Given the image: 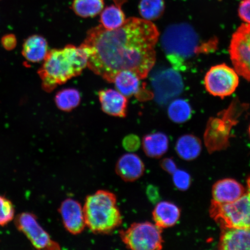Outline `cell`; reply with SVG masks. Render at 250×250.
Returning a JSON list of instances; mask_svg holds the SVG:
<instances>
[{"label": "cell", "mask_w": 250, "mask_h": 250, "mask_svg": "<svg viewBox=\"0 0 250 250\" xmlns=\"http://www.w3.org/2000/svg\"><path fill=\"white\" fill-rule=\"evenodd\" d=\"M16 228L29 240L37 250L60 249L59 244L52 240L49 233L41 226L38 218L32 212H23L14 218Z\"/></svg>", "instance_id": "cell-9"}, {"label": "cell", "mask_w": 250, "mask_h": 250, "mask_svg": "<svg viewBox=\"0 0 250 250\" xmlns=\"http://www.w3.org/2000/svg\"><path fill=\"white\" fill-rule=\"evenodd\" d=\"M209 212L221 229L250 227V176L247 180L245 194L235 202L228 204H220L212 201Z\"/></svg>", "instance_id": "cell-5"}, {"label": "cell", "mask_w": 250, "mask_h": 250, "mask_svg": "<svg viewBox=\"0 0 250 250\" xmlns=\"http://www.w3.org/2000/svg\"><path fill=\"white\" fill-rule=\"evenodd\" d=\"M81 99V94L78 90L67 88L61 90L56 94L55 102L59 109L69 112L80 105Z\"/></svg>", "instance_id": "cell-23"}, {"label": "cell", "mask_w": 250, "mask_h": 250, "mask_svg": "<svg viewBox=\"0 0 250 250\" xmlns=\"http://www.w3.org/2000/svg\"><path fill=\"white\" fill-rule=\"evenodd\" d=\"M141 142L138 137L130 134L124 139L123 146L125 149L130 152L136 151L140 147Z\"/></svg>", "instance_id": "cell-28"}, {"label": "cell", "mask_w": 250, "mask_h": 250, "mask_svg": "<svg viewBox=\"0 0 250 250\" xmlns=\"http://www.w3.org/2000/svg\"><path fill=\"white\" fill-rule=\"evenodd\" d=\"M115 3V4L118 6V7H122L125 3H126L128 0H112Z\"/></svg>", "instance_id": "cell-33"}, {"label": "cell", "mask_w": 250, "mask_h": 250, "mask_svg": "<svg viewBox=\"0 0 250 250\" xmlns=\"http://www.w3.org/2000/svg\"><path fill=\"white\" fill-rule=\"evenodd\" d=\"M162 229L149 222L134 223L122 230L120 236L125 246L133 250H159L163 248Z\"/></svg>", "instance_id": "cell-6"}, {"label": "cell", "mask_w": 250, "mask_h": 250, "mask_svg": "<svg viewBox=\"0 0 250 250\" xmlns=\"http://www.w3.org/2000/svg\"><path fill=\"white\" fill-rule=\"evenodd\" d=\"M168 116L170 120L177 124H183L191 117L192 108L186 100L175 99L170 103L167 109Z\"/></svg>", "instance_id": "cell-24"}, {"label": "cell", "mask_w": 250, "mask_h": 250, "mask_svg": "<svg viewBox=\"0 0 250 250\" xmlns=\"http://www.w3.org/2000/svg\"><path fill=\"white\" fill-rule=\"evenodd\" d=\"M15 208L7 197L0 195V227H4L14 220Z\"/></svg>", "instance_id": "cell-26"}, {"label": "cell", "mask_w": 250, "mask_h": 250, "mask_svg": "<svg viewBox=\"0 0 250 250\" xmlns=\"http://www.w3.org/2000/svg\"><path fill=\"white\" fill-rule=\"evenodd\" d=\"M204 83L210 95L223 99L235 92L239 83V75L226 64L215 65L206 73Z\"/></svg>", "instance_id": "cell-7"}, {"label": "cell", "mask_w": 250, "mask_h": 250, "mask_svg": "<svg viewBox=\"0 0 250 250\" xmlns=\"http://www.w3.org/2000/svg\"><path fill=\"white\" fill-rule=\"evenodd\" d=\"M159 37L152 21L130 18L116 29L107 30L101 24L92 28L81 46L88 55L87 66L107 82L113 83L117 74L123 70L132 71L144 80L155 64Z\"/></svg>", "instance_id": "cell-1"}, {"label": "cell", "mask_w": 250, "mask_h": 250, "mask_svg": "<svg viewBox=\"0 0 250 250\" xmlns=\"http://www.w3.org/2000/svg\"><path fill=\"white\" fill-rule=\"evenodd\" d=\"M181 211L174 203L163 201L156 204L152 212L153 220L161 229L173 227L179 220Z\"/></svg>", "instance_id": "cell-17"}, {"label": "cell", "mask_w": 250, "mask_h": 250, "mask_svg": "<svg viewBox=\"0 0 250 250\" xmlns=\"http://www.w3.org/2000/svg\"><path fill=\"white\" fill-rule=\"evenodd\" d=\"M146 193H147L150 201H151L152 202L158 201L159 198L158 190L154 186H150L148 187L147 189H146Z\"/></svg>", "instance_id": "cell-32"}, {"label": "cell", "mask_w": 250, "mask_h": 250, "mask_svg": "<svg viewBox=\"0 0 250 250\" xmlns=\"http://www.w3.org/2000/svg\"><path fill=\"white\" fill-rule=\"evenodd\" d=\"M202 142L192 134H185L177 141L176 151L183 160L192 161L198 157L202 151Z\"/></svg>", "instance_id": "cell-19"}, {"label": "cell", "mask_w": 250, "mask_h": 250, "mask_svg": "<svg viewBox=\"0 0 250 250\" xmlns=\"http://www.w3.org/2000/svg\"><path fill=\"white\" fill-rule=\"evenodd\" d=\"M141 80L133 72L123 70L117 74L113 83L118 91L127 98L134 96L140 101H148L154 97V94L146 90L145 85L141 83Z\"/></svg>", "instance_id": "cell-11"}, {"label": "cell", "mask_w": 250, "mask_h": 250, "mask_svg": "<svg viewBox=\"0 0 250 250\" xmlns=\"http://www.w3.org/2000/svg\"><path fill=\"white\" fill-rule=\"evenodd\" d=\"M154 96L156 102L164 104L179 96L183 89L182 78L176 70L158 72L152 78Z\"/></svg>", "instance_id": "cell-10"}, {"label": "cell", "mask_w": 250, "mask_h": 250, "mask_svg": "<svg viewBox=\"0 0 250 250\" xmlns=\"http://www.w3.org/2000/svg\"><path fill=\"white\" fill-rule=\"evenodd\" d=\"M101 14L100 21L102 26L107 30L118 29L126 20L121 7L115 4L103 9Z\"/></svg>", "instance_id": "cell-21"}, {"label": "cell", "mask_w": 250, "mask_h": 250, "mask_svg": "<svg viewBox=\"0 0 250 250\" xmlns=\"http://www.w3.org/2000/svg\"><path fill=\"white\" fill-rule=\"evenodd\" d=\"M99 99L103 112L111 116L124 118L126 116L128 101L127 97L112 89L102 90Z\"/></svg>", "instance_id": "cell-15"}, {"label": "cell", "mask_w": 250, "mask_h": 250, "mask_svg": "<svg viewBox=\"0 0 250 250\" xmlns=\"http://www.w3.org/2000/svg\"><path fill=\"white\" fill-rule=\"evenodd\" d=\"M165 8L164 0H141L139 5V13L143 19L151 21L160 18Z\"/></svg>", "instance_id": "cell-25"}, {"label": "cell", "mask_w": 250, "mask_h": 250, "mask_svg": "<svg viewBox=\"0 0 250 250\" xmlns=\"http://www.w3.org/2000/svg\"><path fill=\"white\" fill-rule=\"evenodd\" d=\"M161 167L167 173L173 174L177 170V165L173 159L166 158L161 162Z\"/></svg>", "instance_id": "cell-31"}, {"label": "cell", "mask_w": 250, "mask_h": 250, "mask_svg": "<svg viewBox=\"0 0 250 250\" xmlns=\"http://www.w3.org/2000/svg\"><path fill=\"white\" fill-rule=\"evenodd\" d=\"M142 145L144 151L149 157L159 158L167 151L168 139L163 133L149 134L144 137Z\"/></svg>", "instance_id": "cell-20"}, {"label": "cell", "mask_w": 250, "mask_h": 250, "mask_svg": "<svg viewBox=\"0 0 250 250\" xmlns=\"http://www.w3.org/2000/svg\"><path fill=\"white\" fill-rule=\"evenodd\" d=\"M238 14L244 22L250 24V0H243L240 2Z\"/></svg>", "instance_id": "cell-29"}, {"label": "cell", "mask_w": 250, "mask_h": 250, "mask_svg": "<svg viewBox=\"0 0 250 250\" xmlns=\"http://www.w3.org/2000/svg\"><path fill=\"white\" fill-rule=\"evenodd\" d=\"M199 42L198 34L187 24L171 25L161 39L162 48L176 69L186 67V62L198 51Z\"/></svg>", "instance_id": "cell-4"}, {"label": "cell", "mask_w": 250, "mask_h": 250, "mask_svg": "<svg viewBox=\"0 0 250 250\" xmlns=\"http://www.w3.org/2000/svg\"><path fill=\"white\" fill-rule=\"evenodd\" d=\"M83 208L86 226L93 233H111L123 223L117 197L108 190H99L87 196Z\"/></svg>", "instance_id": "cell-3"}, {"label": "cell", "mask_w": 250, "mask_h": 250, "mask_svg": "<svg viewBox=\"0 0 250 250\" xmlns=\"http://www.w3.org/2000/svg\"><path fill=\"white\" fill-rule=\"evenodd\" d=\"M229 52L237 73L250 81V24H242L233 34Z\"/></svg>", "instance_id": "cell-8"}, {"label": "cell", "mask_w": 250, "mask_h": 250, "mask_svg": "<svg viewBox=\"0 0 250 250\" xmlns=\"http://www.w3.org/2000/svg\"><path fill=\"white\" fill-rule=\"evenodd\" d=\"M59 210L68 232L73 234L83 232L86 226L83 208L79 202L71 198L65 199Z\"/></svg>", "instance_id": "cell-12"}, {"label": "cell", "mask_w": 250, "mask_h": 250, "mask_svg": "<svg viewBox=\"0 0 250 250\" xmlns=\"http://www.w3.org/2000/svg\"><path fill=\"white\" fill-rule=\"evenodd\" d=\"M249 130V133H250V125Z\"/></svg>", "instance_id": "cell-34"}, {"label": "cell", "mask_w": 250, "mask_h": 250, "mask_svg": "<svg viewBox=\"0 0 250 250\" xmlns=\"http://www.w3.org/2000/svg\"><path fill=\"white\" fill-rule=\"evenodd\" d=\"M145 170V164L142 159L134 153L124 154L118 159L116 172L125 181H134L140 179Z\"/></svg>", "instance_id": "cell-16"}, {"label": "cell", "mask_w": 250, "mask_h": 250, "mask_svg": "<svg viewBox=\"0 0 250 250\" xmlns=\"http://www.w3.org/2000/svg\"><path fill=\"white\" fill-rule=\"evenodd\" d=\"M218 249L223 250H250V227L221 229Z\"/></svg>", "instance_id": "cell-14"}, {"label": "cell", "mask_w": 250, "mask_h": 250, "mask_svg": "<svg viewBox=\"0 0 250 250\" xmlns=\"http://www.w3.org/2000/svg\"><path fill=\"white\" fill-rule=\"evenodd\" d=\"M88 62V55L82 46L68 45L48 51L38 71L42 88L49 93L56 87L80 76Z\"/></svg>", "instance_id": "cell-2"}, {"label": "cell", "mask_w": 250, "mask_h": 250, "mask_svg": "<svg viewBox=\"0 0 250 250\" xmlns=\"http://www.w3.org/2000/svg\"><path fill=\"white\" fill-rule=\"evenodd\" d=\"M48 52L47 41L42 36H31L24 41L21 54L26 60L39 62L44 60Z\"/></svg>", "instance_id": "cell-18"}, {"label": "cell", "mask_w": 250, "mask_h": 250, "mask_svg": "<svg viewBox=\"0 0 250 250\" xmlns=\"http://www.w3.org/2000/svg\"><path fill=\"white\" fill-rule=\"evenodd\" d=\"M246 188L233 179L219 180L212 189V201L228 204L237 201L245 194Z\"/></svg>", "instance_id": "cell-13"}, {"label": "cell", "mask_w": 250, "mask_h": 250, "mask_svg": "<svg viewBox=\"0 0 250 250\" xmlns=\"http://www.w3.org/2000/svg\"><path fill=\"white\" fill-rule=\"evenodd\" d=\"M1 43L5 49L10 51L17 45V40L14 34H7V35L3 37L1 40Z\"/></svg>", "instance_id": "cell-30"}, {"label": "cell", "mask_w": 250, "mask_h": 250, "mask_svg": "<svg viewBox=\"0 0 250 250\" xmlns=\"http://www.w3.org/2000/svg\"><path fill=\"white\" fill-rule=\"evenodd\" d=\"M173 181L174 186L180 190L188 189L191 184V177L188 172L177 169L173 173Z\"/></svg>", "instance_id": "cell-27"}, {"label": "cell", "mask_w": 250, "mask_h": 250, "mask_svg": "<svg viewBox=\"0 0 250 250\" xmlns=\"http://www.w3.org/2000/svg\"><path fill=\"white\" fill-rule=\"evenodd\" d=\"M104 0H74L71 8L78 17L93 18L101 13Z\"/></svg>", "instance_id": "cell-22"}]
</instances>
